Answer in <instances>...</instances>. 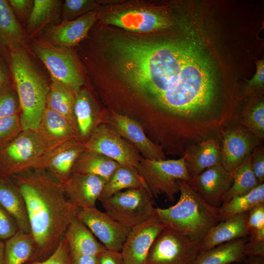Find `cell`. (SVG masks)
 Segmentation results:
<instances>
[{"mask_svg":"<svg viewBox=\"0 0 264 264\" xmlns=\"http://www.w3.org/2000/svg\"><path fill=\"white\" fill-rule=\"evenodd\" d=\"M111 46L121 77L170 119L181 148L218 138L232 123V105L196 43L127 37L115 39Z\"/></svg>","mask_w":264,"mask_h":264,"instance_id":"6da1fadb","label":"cell"},{"mask_svg":"<svg viewBox=\"0 0 264 264\" xmlns=\"http://www.w3.org/2000/svg\"><path fill=\"white\" fill-rule=\"evenodd\" d=\"M10 177L25 202L35 244L31 261H44L55 251L78 209L66 198L62 184L45 169H30Z\"/></svg>","mask_w":264,"mask_h":264,"instance_id":"7a4b0ae2","label":"cell"},{"mask_svg":"<svg viewBox=\"0 0 264 264\" xmlns=\"http://www.w3.org/2000/svg\"><path fill=\"white\" fill-rule=\"evenodd\" d=\"M7 61L19 99L22 130L36 131L45 109L50 84L25 46L12 48Z\"/></svg>","mask_w":264,"mask_h":264,"instance_id":"3957f363","label":"cell"},{"mask_svg":"<svg viewBox=\"0 0 264 264\" xmlns=\"http://www.w3.org/2000/svg\"><path fill=\"white\" fill-rule=\"evenodd\" d=\"M178 184V201L167 208H155V215L165 227L187 240L200 242L220 222L219 208L207 204L188 182L179 180Z\"/></svg>","mask_w":264,"mask_h":264,"instance_id":"277c9868","label":"cell"},{"mask_svg":"<svg viewBox=\"0 0 264 264\" xmlns=\"http://www.w3.org/2000/svg\"><path fill=\"white\" fill-rule=\"evenodd\" d=\"M99 200L109 216L131 229L155 215L153 196L144 188L127 189Z\"/></svg>","mask_w":264,"mask_h":264,"instance_id":"5b68a950","label":"cell"},{"mask_svg":"<svg viewBox=\"0 0 264 264\" xmlns=\"http://www.w3.org/2000/svg\"><path fill=\"white\" fill-rule=\"evenodd\" d=\"M147 184L153 197L164 194L170 201L179 192V180L189 182L184 158L151 160L141 157L136 169Z\"/></svg>","mask_w":264,"mask_h":264,"instance_id":"8992f818","label":"cell"},{"mask_svg":"<svg viewBox=\"0 0 264 264\" xmlns=\"http://www.w3.org/2000/svg\"><path fill=\"white\" fill-rule=\"evenodd\" d=\"M36 131L22 130L0 147V176H12L32 169L47 151Z\"/></svg>","mask_w":264,"mask_h":264,"instance_id":"52a82bcc","label":"cell"},{"mask_svg":"<svg viewBox=\"0 0 264 264\" xmlns=\"http://www.w3.org/2000/svg\"><path fill=\"white\" fill-rule=\"evenodd\" d=\"M30 46L48 70L52 80L65 86L75 95L81 90L84 79L68 49L53 45L43 40L33 39Z\"/></svg>","mask_w":264,"mask_h":264,"instance_id":"ba28073f","label":"cell"},{"mask_svg":"<svg viewBox=\"0 0 264 264\" xmlns=\"http://www.w3.org/2000/svg\"><path fill=\"white\" fill-rule=\"evenodd\" d=\"M201 252L200 242L165 227L154 240L146 264H194Z\"/></svg>","mask_w":264,"mask_h":264,"instance_id":"9c48e42d","label":"cell"},{"mask_svg":"<svg viewBox=\"0 0 264 264\" xmlns=\"http://www.w3.org/2000/svg\"><path fill=\"white\" fill-rule=\"evenodd\" d=\"M86 150L93 151L112 159L119 164L136 169L141 155L136 147L129 143L111 127L96 126L85 141Z\"/></svg>","mask_w":264,"mask_h":264,"instance_id":"30bf717a","label":"cell"},{"mask_svg":"<svg viewBox=\"0 0 264 264\" xmlns=\"http://www.w3.org/2000/svg\"><path fill=\"white\" fill-rule=\"evenodd\" d=\"M221 165L232 173L262 141L238 123L223 129L220 132Z\"/></svg>","mask_w":264,"mask_h":264,"instance_id":"8fae6325","label":"cell"},{"mask_svg":"<svg viewBox=\"0 0 264 264\" xmlns=\"http://www.w3.org/2000/svg\"><path fill=\"white\" fill-rule=\"evenodd\" d=\"M75 217L84 223L110 251L120 252L132 230L95 207L78 210Z\"/></svg>","mask_w":264,"mask_h":264,"instance_id":"7c38bea8","label":"cell"},{"mask_svg":"<svg viewBox=\"0 0 264 264\" xmlns=\"http://www.w3.org/2000/svg\"><path fill=\"white\" fill-rule=\"evenodd\" d=\"M85 150V141L79 138L70 139L47 150L32 169H45L62 184L72 174L77 159Z\"/></svg>","mask_w":264,"mask_h":264,"instance_id":"4fadbf2b","label":"cell"},{"mask_svg":"<svg viewBox=\"0 0 264 264\" xmlns=\"http://www.w3.org/2000/svg\"><path fill=\"white\" fill-rule=\"evenodd\" d=\"M165 227L155 215L132 229L120 251L123 264H146L154 240Z\"/></svg>","mask_w":264,"mask_h":264,"instance_id":"5bb4252c","label":"cell"},{"mask_svg":"<svg viewBox=\"0 0 264 264\" xmlns=\"http://www.w3.org/2000/svg\"><path fill=\"white\" fill-rule=\"evenodd\" d=\"M232 182V174L220 164L206 169L189 183L207 204L218 208Z\"/></svg>","mask_w":264,"mask_h":264,"instance_id":"9a60e30c","label":"cell"},{"mask_svg":"<svg viewBox=\"0 0 264 264\" xmlns=\"http://www.w3.org/2000/svg\"><path fill=\"white\" fill-rule=\"evenodd\" d=\"M106 23L115 25L128 31L149 32L166 29L172 25L165 15L158 11L146 9H131L108 15Z\"/></svg>","mask_w":264,"mask_h":264,"instance_id":"2e32d148","label":"cell"},{"mask_svg":"<svg viewBox=\"0 0 264 264\" xmlns=\"http://www.w3.org/2000/svg\"><path fill=\"white\" fill-rule=\"evenodd\" d=\"M106 182L98 176L72 173L62 185L68 201L80 210L95 207Z\"/></svg>","mask_w":264,"mask_h":264,"instance_id":"e0dca14e","label":"cell"},{"mask_svg":"<svg viewBox=\"0 0 264 264\" xmlns=\"http://www.w3.org/2000/svg\"><path fill=\"white\" fill-rule=\"evenodd\" d=\"M96 20V14L89 12L76 19L49 26L44 31L43 40L53 45L68 49L87 37Z\"/></svg>","mask_w":264,"mask_h":264,"instance_id":"ac0fdd59","label":"cell"},{"mask_svg":"<svg viewBox=\"0 0 264 264\" xmlns=\"http://www.w3.org/2000/svg\"><path fill=\"white\" fill-rule=\"evenodd\" d=\"M109 122L110 127L121 137L140 151L144 158L155 160L166 159L162 148L146 136L142 127L135 120L114 113L110 116Z\"/></svg>","mask_w":264,"mask_h":264,"instance_id":"d6986e66","label":"cell"},{"mask_svg":"<svg viewBox=\"0 0 264 264\" xmlns=\"http://www.w3.org/2000/svg\"><path fill=\"white\" fill-rule=\"evenodd\" d=\"M47 150L74 138H79L77 128L66 118L45 108L36 130Z\"/></svg>","mask_w":264,"mask_h":264,"instance_id":"ffe728a7","label":"cell"},{"mask_svg":"<svg viewBox=\"0 0 264 264\" xmlns=\"http://www.w3.org/2000/svg\"><path fill=\"white\" fill-rule=\"evenodd\" d=\"M182 156L191 179L206 169L221 164L220 140L219 138L203 140L187 149Z\"/></svg>","mask_w":264,"mask_h":264,"instance_id":"44dd1931","label":"cell"},{"mask_svg":"<svg viewBox=\"0 0 264 264\" xmlns=\"http://www.w3.org/2000/svg\"><path fill=\"white\" fill-rule=\"evenodd\" d=\"M248 212L237 214L220 221L201 241L202 251L237 239L247 238Z\"/></svg>","mask_w":264,"mask_h":264,"instance_id":"7402d4cb","label":"cell"},{"mask_svg":"<svg viewBox=\"0 0 264 264\" xmlns=\"http://www.w3.org/2000/svg\"><path fill=\"white\" fill-rule=\"evenodd\" d=\"M71 256H99L107 249L95 238L88 227L76 217L68 225L64 235Z\"/></svg>","mask_w":264,"mask_h":264,"instance_id":"603a6c76","label":"cell"},{"mask_svg":"<svg viewBox=\"0 0 264 264\" xmlns=\"http://www.w3.org/2000/svg\"><path fill=\"white\" fill-rule=\"evenodd\" d=\"M0 204L14 218L19 231L30 233L24 198L10 177L0 176Z\"/></svg>","mask_w":264,"mask_h":264,"instance_id":"cb8c5ba5","label":"cell"},{"mask_svg":"<svg viewBox=\"0 0 264 264\" xmlns=\"http://www.w3.org/2000/svg\"><path fill=\"white\" fill-rule=\"evenodd\" d=\"M24 34L8 0H0V52L7 61L10 51L24 46Z\"/></svg>","mask_w":264,"mask_h":264,"instance_id":"d4e9b609","label":"cell"},{"mask_svg":"<svg viewBox=\"0 0 264 264\" xmlns=\"http://www.w3.org/2000/svg\"><path fill=\"white\" fill-rule=\"evenodd\" d=\"M63 1L60 0H34L27 19L26 30L34 35L47 25H52L61 15Z\"/></svg>","mask_w":264,"mask_h":264,"instance_id":"484cf974","label":"cell"},{"mask_svg":"<svg viewBox=\"0 0 264 264\" xmlns=\"http://www.w3.org/2000/svg\"><path fill=\"white\" fill-rule=\"evenodd\" d=\"M247 240V238L237 239L203 251L194 264H232L242 261L245 257L243 248Z\"/></svg>","mask_w":264,"mask_h":264,"instance_id":"4316f807","label":"cell"},{"mask_svg":"<svg viewBox=\"0 0 264 264\" xmlns=\"http://www.w3.org/2000/svg\"><path fill=\"white\" fill-rule=\"evenodd\" d=\"M119 165L106 155L85 150L77 159L72 173L98 176L107 181Z\"/></svg>","mask_w":264,"mask_h":264,"instance_id":"83f0119b","label":"cell"},{"mask_svg":"<svg viewBox=\"0 0 264 264\" xmlns=\"http://www.w3.org/2000/svg\"><path fill=\"white\" fill-rule=\"evenodd\" d=\"M133 188H144L151 194L144 179L135 168L119 164L106 182L99 200L109 198L123 190Z\"/></svg>","mask_w":264,"mask_h":264,"instance_id":"f1b7e54d","label":"cell"},{"mask_svg":"<svg viewBox=\"0 0 264 264\" xmlns=\"http://www.w3.org/2000/svg\"><path fill=\"white\" fill-rule=\"evenodd\" d=\"M75 101V95L71 90L52 80L46 97L45 108L63 115L77 128L74 113Z\"/></svg>","mask_w":264,"mask_h":264,"instance_id":"f546056e","label":"cell"},{"mask_svg":"<svg viewBox=\"0 0 264 264\" xmlns=\"http://www.w3.org/2000/svg\"><path fill=\"white\" fill-rule=\"evenodd\" d=\"M34 253L31 234L18 230L4 243V264H25L32 261Z\"/></svg>","mask_w":264,"mask_h":264,"instance_id":"4dcf8cb0","label":"cell"},{"mask_svg":"<svg viewBox=\"0 0 264 264\" xmlns=\"http://www.w3.org/2000/svg\"><path fill=\"white\" fill-rule=\"evenodd\" d=\"M74 113L78 137L85 141L95 127L93 103L87 90L81 89L75 94Z\"/></svg>","mask_w":264,"mask_h":264,"instance_id":"1f68e13d","label":"cell"},{"mask_svg":"<svg viewBox=\"0 0 264 264\" xmlns=\"http://www.w3.org/2000/svg\"><path fill=\"white\" fill-rule=\"evenodd\" d=\"M232 174L233 182L223 198L222 203L234 197L247 194L261 184L253 172L250 154Z\"/></svg>","mask_w":264,"mask_h":264,"instance_id":"d6a6232c","label":"cell"},{"mask_svg":"<svg viewBox=\"0 0 264 264\" xmlns=\"http://www.w3.org/2000/svg\"><path fill=\"white\" fill-rule=\"evenodd\" d=\"M264 202V184L262 183L249 193L234 197L222 203L219 207L220 221L248 212L257 205Z\"/></svg>","mask_w":264,"mask_h":264,"instance_id":"836d02e7","label":"cell"},{"mask_svg":"<svg viewBox=\"0 0 264 264\" xmlns=\"http://www.w3.org/2000/svg\"><path fill=\"white\" fill-rule=\"evenodd\" d=\"M239 113L238 123L262 141L264 139V100L263 97L248 98Z\"/></svg>","mask_w":264,"mask_h":264,"instance_id":"e575fe53","label":"cell"},{"mask_svg":"<svg viewBox=\"0 0 264 264\" xmlns=\"http://www.w3.org/2000/svg\"><path fill=\"white\" fill-rule=\"evenodd\" d=\"M20 113V106L14 85L0 92V119Z\"/></svg>","mask_w":264,"mask_h":264,"instance_id":"d590c367","label":"cell"},{"mask_svg":"<svg viewBox=\"0 0 264 264\" xmlns=\"http://www.w3.org/2000/svg\"><path fill=\"white\" fill-rule=\"evenodd\" d=\"M22 131L20 114L0 119V147Z\"/></svg>","mask_w":264,"mask_h":264,"instance_id":"8d00e7d4","label":"cell"},{"mask_svg":"<svg viewBox=\"0 0 264 264\" xmlns=\"http://www.w3.org/2000/svg\"><path fill=\"white\" fill-rule=\"evenodd\" d=\"M94 3L93 1L88 0H65L62 9L63 21H70L77 19L78 16L92 8Z\"/></svg>","mask_w":264,"mask_h":264,"instance_id":"74e56055","label":"cell"},{"mask_svg":"<svg viewBox=\"0 0 264 264\" xmlns=\"http://www.w3.org/2000/svg\"><path fill=\"white\" fill-rule=\"evenodd\" d=\"M264 89V59L257 61L256 72L253 77L247 82L243 91L248 97H262Z\"/></svg>","mask_w":264,"mask_h":264,"instance_id":"f35d334b","label":"cell"},{"mask_svg":"<svg viewBox=\"0 0 264 264\" xmlns=\"http://www.w3.org/2000/svg\"><path fill=\"white\" fill-rule=\"evenodd\" d=\"M25 264H71V255L65 236L53 254L42 261H30Z\"/></svg>","mask_w":264,"mask_h":264,"instance_id":"ab89813d","label":"cell"},{"mask_svg":"<svg viewBox=\"0 0 264 264\" xmlns=\"http://www.w3.org/2000/svg\"><path fill=\"white\" fill-rule=\"evenodd\" d=\"M18 231L16 221L0 204V240H7Z\"/></svg>","mask_w":264,"mask_h":264,"instance_id":"60d3db41","label":"cell"},{"mask_svg":"<svg viewBox=\"0 0 264 264\" xmlns=\"http://www.w3.org/2000/svg\"><path fill=\"white\" fill-rule=\"evenodd\" d=\"M247 224L249 232L264 228V202L248 211Z\"/></svg>","mask_w":264,"mask_h":264,"instance_id":"b9f144b4","label":"cell"},{"mask_svg":"<svg viewBox=\"0 0 264 264\" xmlns=\"http://www.w3.org/2000/svg\"><path fill=\"white\" fill-rule=\"evenodd\" d=\"M253 172L260 184L264 181V148L262 144L256 147L250 154Z\"/></svg>","mask_w":264,"mask_h":264,"instance_id":"7bdbcfd3","label":"cell"},{"mask_svg":"<svg viewBox=\"0 0 264 264\" xmlns=\"http://www.w3.org/2000/svg\"><path fill=\"white\" fill-rule=\"evenodd\" d=\"M8 1L17 18L18 17L21 20L28 18L33 6V0H9Z\"/></svg>","mask_w":264,"mask_h":264,"instance_id":"ee69618b","label":"cell"},{"mask_svg":"<svg viewBox=\"0 0 264 264\" xmlns=\"http://www.w3.org/2000/svg\"><path fill=\"white\" fill-rule=\"evenodd\" d=\"M13 84L8 63L0 52V92Z\"/></svg>","mask_w":264,"mask_h":264,"instance_id":"f6af8a7d","label":"cell"},{"mask_svg":"<svg viewBox=\"0 0 264 264\" xmlns=\"http://www.w3.org/2000/svg\"><path fill=\"white\" fill-rule=\"evenodd\" d=\"M243 254L246 256L264 257V241L249 240L245 243Z\"/></svg>","mask_w":264,"mask_h":264,"instance_id":"bcb514c9","label":"cell"},{"mask_svg":"<svg viewBox=\"0 0 264 264\" xmlns=\"http://www.w3.org/2000/svg\"><path fill=\"white\" fill-rule=\"evenodd\" d=\"M99 264H123L120 252L107 250L99 256Z\"/></svg>","mask_w":264,"mask_h":264,"instance_id":"7dc6e473","label":"cell"},{"mask_svg":"<svg viewBox=\"0 0 264 264\" xmlns=\"http://www.w3.org/2000/svg\"><path fill=\"white\" fill-rule=\"evenodd\" d=\"M71 264H99V256L90 255L71 256Z\"/></svg>","mask_w":264,"mask_h":264,"instance_id":"c3c4849f","label":"cell"},{"mask_svg":"<svg viewBox=\"0 0 264 264\" xmlns=\"http://www.w3.org/2000/svg\"><path fill=\"white\" fill-rule=\"evenodd\" d=\"M243 264H264V257L246 256L242 261Z\"/></svg>","mask_w":264,"mask_h":264,"instance_id":"681fc988","label":"cell"},{"mask_svg":"<svg viewBox=\"0 0 264 264\" xmlns=\"http://www.w3.org/2000/svg\"><path fill=\"white\" fill-rule=\"evenodd\" d=\"M4 243L0 240V264H4Z\"/></svg>","mask_w":264,"mask_h":264,"instance_id":"f907efd6","label":"cell"},{"mask_svg":"<svg viewBox=\"0 0 264 264\" xmlns=\"http://www.w3.org/2000/svg\"><path fill=\"white\" fill-rule=\"evenodd\" d=\"M232 264H238L237 263H233Z\"/></svg>","mask_w":264,"mask_h":264,"instance_id":"816d5d0a","label":"cell"}]
</instances>
